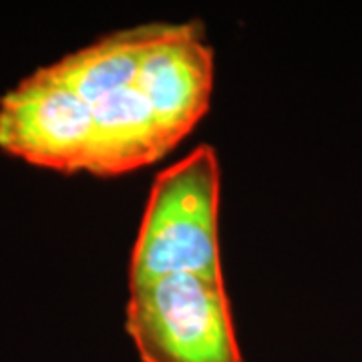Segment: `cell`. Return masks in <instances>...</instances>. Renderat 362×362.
I'll use <instances>...</instances> for the list:
<instances>
[{"instance_id": "2", "label": "cell", "mask_w": 362, "mask_h": 362, "mask_svg": "<svg viewBox=\"0 0 362 362\" xmlns=\"http://www.w3.org/2000/svg\"><path fill=\"white\" fill-rule=\"evenodd\" d=\"M220 161L202 143L157 173L129 259V282L168 274L223 280L220 256Z\"/></svg>"}, {"instance_id": "4", "label": "cell", "mask_w": 362, "mask_h": 362, "mask_svg": "<svg viewBox=\"0 0 362 362\" xmlns=\"http://www.w3.org/2000/svg\"><path fill=\"white\" fill-rule=\"evenodd\" d=\"M95 121L54 66H42L0 99V149L63 173L90 171Z\"/></svg>"}, {"instance_id": "1", "label": "cell", "mask_w": 362, "mask_h": 362, "mask_svg": "<svg viewBox=\"0 0 362 362\" xmlns=\"http://www.w3.org/2000/svg\"><path fill=\"white\" fill-rule=\"evenodd\" d=\"M151 28L153 23L121 28L52 63L89 105L95 121L89 173L109 177L135 171L173 149L137 85Z\"/></svg>"}, {"instance_id": "5", "label": "cell", "mask_w": 362, "mask_h": 362, "mask_svg": "<svg viewBox=\"0 0 362 362\" xmlns=\"http://www.w3.org/2000/svg\"><path fill=\"white\" fill-rule=\"evenodd\" d=\"M137 85L169 143L194 129L209 109L214 49L202 23H153Z\"/></svg>"}, {"instance_id": "3", "label": "cell", "mask_w": 362, "mask_h": 362, "mask_svg": "<svg viewBox=\"0 0 362 362\" xmlns=\"http://www.w3.org/2000/svg\"><path fill=\"white\" fill-rule=\"evenodd\" d=\"M125 330L141 362H244L226 280L168 274L129 282Z\"/></svg>"}]
</instances>
